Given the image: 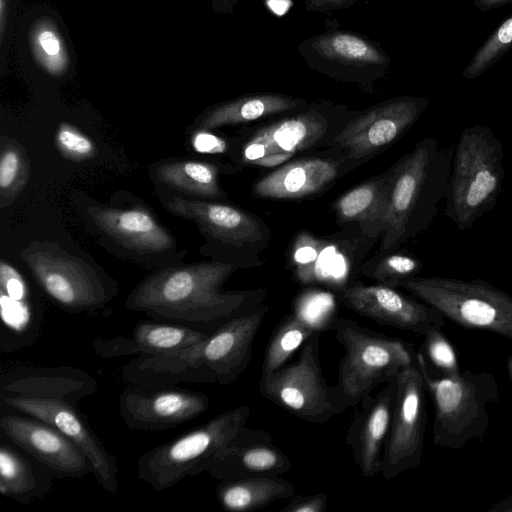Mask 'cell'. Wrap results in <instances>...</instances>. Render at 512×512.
<instances>
[{
    "label": "cell",
    "instance_id": "1",
    "mask_svg": "<svg viewBox=\"0 0 512 512\" xmlns=\"http://www.w3.org/2000/svg\"><path fill=\"white\" fill-rule=\"evenodd\" d=\"M225 262H200L168 268L141 281L126 300L128 309L157 319L209 323L249 311L266 290L222 291L237 269Z\"/></svg>",
    "mask_w": 512,
    "mask_h": 512
},
{
    "label": "cell",
    "instance_id": "2",
    "mask_svg": "<svg viewBox=\"0 0 512 512\" xmlns=\"http://www.w3.org/2000/svg\"><path fill=\"white\" fill-rule=\"evenodd\" d=\"M268 306L230 318L200 343L164 355H140L122 369L129 384L146 387L178 383H233L247 368Z\"/></svg>",
    "mask_w": 512,
    "mask_h": 512
},
{
    "label": "cell",
    "instance_id": "3",
    "mask_svg": "<svg viewBox=\"0 0 512 512\" xmlns=\"http://www.w3.org/2000/svg\"><path fill=\"white\" fill-rule=\"evenodd\" d=\"M454 148L419 140L392 165L382 219L381 253L395 252L432 224L445 198Z\"/></svg>",
    "mask_w": 512,
    "mask_h": 512
},
{
    "label": "cell",
    "instance_id": "4",
    "mask_svg": "<svg viewBox=\"0 0 512 512\" xmlns=\"http://www.w3.org/2000/svg\"><path fill=\"white\" fill-rule=\"evenodd\" d=\"M416 365L433 400V444L457 450L482 439L490 425L489 406L499 400L496 378L470 369L434 375L421 350L416 352Z\"/></svg>",
    "mask_w": 512,
    "mask_h": 512
},
{
    "label": "cell",
    "instance_id": "5",
    "mask_svg": "<svg viewBox=\"0 0 512 512\" xmlns=\"http://www.w3.org/2000/svg\"><path fill=\"white\" fill-rule=\"evenodd\" d=\"M504 150L493 130L474 124L462 130L455 145L445 194V215L468 230L496 205L504 180Z\"/></svg>",
    "mask_w": 512,
    "mask_h": 512
},
{
    "label": "cell",
    "instance_id": "6",
    "mask_svg": "<svg viewBox=\"0 0 512 512\" xmlns=\"http://www.w3.org/2000/svg\"><path fill=\"white\" fill-rule=\"evenodd\" d=\"M331 327L344 348L337 382L331 386L336 415L416 364V352L403 340L370 330L349 318L335 319Z\"/></svg>",
    "mask_w": 512,
    "mask_h": 512
},
{
    "label": "cell",
    "instance_id": "7",
    "mask_svg": "<svg viewBox=\"0 0 512 512\" xmlns=\"http://www.w3.org/2000/svg\"><path fill=\"white\" fill-rule=\"evenodd\" d=\"M250 411L249 405L234 407L148 450L138 459L137 477L153 490L163 491L207 472L217 453L246 426Z\"/></svg>",
    "mask_w": 512,
    "mask_h": 512
},
{
    "label": "cell",
    "instance_id": "8",
    "mask_svg": "<svg viewBox=\"0 0 512 512\" xmlns=\"http://www.w3.org/2000/svg\"><path fill=\"white\" fill-rule=\"evenodd\" d=\"M399 287L464 328L512 340V296L486 281L416 275Z\"/></svg>",
    "mask_w": 512,
    "mask_h": 512
},
{
    "label": "cell",
    "instance_id": "9",
    "mask_svg": "<svg viewBox=\"0 0 512 512\" xmlns=\"http://www.w3.org/2000/svg\"><path fill=\"white\" fill-rule=\"evenodd\" d=\"M296 51L305 66L338 82L372 91L390 70L391 57L382 46L357 31L335 28L301 41Z\"/></svg>",
    "mask_w": 512,
    "mask_h": 512
},
{
    "label": "cell",
    "instance_id": "10",
    "mask_svg": "<svg viewBox=\"0 0 512 512\" xmlns=\"http://www.w3.org/2000/svg\"><path fill=\"white\" fill-rule=\"evenodd\" d=\"M22 258L41 288L66 311H95L116 294L115 287L93 268L56 245H32L22 252Z\"/></svg>",
    "mask_w": 512,
    "mask_h": 512
},
{
    "label": "cell",
    "instance_id": "11",
    "mask_svg": "<svg viewBox=\"0 0 512 512\" xmlns=\"http://www.w3.org/2000/svg\"><path fill=\"white\" fill-rule=\"evenodd\" d=\"M319 335L318 331L304 343L294 362L259 381V391L267 400L312 424L336 415L331 386L321 371Z\"/></svg>",
    "mask_w": 512,
    "mask_h": 512
},
{
    "label": "cell",
    "instance_id": "12",
    "mask_svg": "<svg viewBox=\"0 0 512 512\" xmlns=\"http://www.w3.org/2000/svg\"><path fill=\"white\" fill-rule=\"evenodd\" d=\"M397 392L381 474L387 481L420 466L427 424V389L416 364L396 378Z\"/></svg>",
    "mask_w": 512,
    "mask_h": 512
},
{
    "label": "cell",
    "instance_id": "13",
    "mask_svg": "<svg viewBox=\"0 0 512 512\" xmlns=\"http://www.w3.org/2000/svg\"><path fill=\"white\" fill-rule=\"evenodd\" d=\"M430 100L402 95L356 113L333 139L342 159L364 160L389 147L405 134L425 112Z\"/></svg>",
    "mask_w": 512,
    "mask_h": 512
},
{
    "label": "cell",
    "instance_id": "14",
    "mask_svg": "<svg viewBox=\"0 0 512 512\" xmlns=\"http://www.w3.org/2000/svg\"><path fill=\"white\" fill-rule=\"evenodd\" d=\"M2 399L15 410L42 420L63 433L84 452L100 487L111 494L118 491L115 456L106 449L86 417L71 403L58 397L22 394L3 395Z\"/></svg>",
    "mask_w": 512,
    "mask_h": 512
},
{
    "label": "cell",
    "instance_id": "15",
    "mask_svg": "<svg viewBox=\"0 0 512 512\" xmlns=\"http://www.w3.org/2000/svg\"><path fill=\"white\" fill-rule=\"evenodd\" d=\"M344 112L331 102H314L292 116L262 126L243 149L246 162L272 167L284 163L297 152L316 145L326 135L332 119Z\"/></svg>",
    "mask_w": 512,
    "mask_h": 512
},
{
    "label": "cell",
    "instance_id": "16",
    "mask_svg": "<svg viewBox=\"0 0 512 512\" xmlns=\"http://www.w3.org/2000/svg\"><path fill=\"white\" fill-rule=\"evenodd\" d=\"M198 391L172 386H127L119 397V414L131 430L163 431L197 418L209 409Z\"/></svg>",
    "mask_w": 512,
    "mask_h": 512
},
{
    "label": "cell",
    "instance_id": "17",
    "mask_svg": "<svg viewBox=\"0 0 512 512\" xmlns=\"http://www.w3.org/2000/svg\"><path fill=\"white\" fill-rule=\"evenodd\" d=\"M338 297L345 307L363 317L418 335L445 325V317L435 308L384 284L344 286Z\"/></svg>",
    "mask_w": 512,
    "mask_h": 512
},
{
    "label": "cell",
    "instance_id": "18",
    "mask_svg": "<svg viewBox=\"0 0 512 512\" xmlns=\"http://www.w3.org/2000/svg\"><path fill=\"white\" fill-rule=\"evenodd\" d=\"M0 429L15 445L60 477L82 478L92 473L84 452L42 420L8 414L1 417Z\"/></svg>",
    "mask_w": 512,
    "mask_h": 512
},
{
    "label": "cell",
    "instance_id": "19",
    "mask_svg": "<svg viewBox=\"0 0 512 512\" xmlns=\"http://www.w3.org/2000/svg\"><path fill=\"white\" fill-rule=\"evenodd\" d=\"M397 378V377H396ZM397 381L388 382L375 395L368 394L345 436L362 476L371 478L382 471L384 451L396 400Z\"/></svg>",
    "mask_w": 512,
    "mask_h": 512
},
{
    "label": "cell",
    "instance_id": "20",
    "mask_svg": "<svg viewBox=\"0 0 512 512\" xmlns=\"http://www.w3.org/2000/svg\"><path fill=\"white\" fill-rule=\"evenodd\" d=\"M164 206L172 214L194 221L207 235L225 245L260 246L269 238L260 219L230 205L176 196Z\"/></svg>",
    "mask_w": 512,
    "mask_h": 512
},
{
    "label": "cell",
    "instance_id": "21",
    "mask_svg": "<svg viewBox=\"0 0 512 512\" xmlns=\"http://www.w3.org/2000/svg\"><path fill=\"white\" fill-rule=\"evenodd\" d=\"M273 441L269 432L245 426L217 453L207 472L221 481L286 474L292 463Z\"/></svg>",
    "mask_w": 512,
    "mask_h": 512
},
{
    "label": "cell",
    "instance_id": "22",
    "mask_svg": "<svg viewBox=\"0 0 512 512\" xmlns=\"http://www.w3.org/2000/svg\"><path fill=\"white\" fill-rule=\"evenodd\" d=\"M207 334L180 325L138 323L131 337L98 338L92 343L96 354L103 358L171 354L202 342Z\"/></svg>",
    "mask_w": 512,
    "mask_h": 512
},
{
    "label": "cell",
    "instance_id": "23",
    "mask_svg": "<svg viewBox=\"0 0 512 512\" xmlns=\"http://www.w3.org/2000/svg\"><path fill=\"white\" fill-rule=\"evenodd\" d=\"M347 160L309 158L287 163L259 179L254 193L263 198L299 199L329 186L348 165Z\"/></svg>",
    "mask_w": 512,
    "mask_h": 512
},
{
    "label": "cell",
    "instance_id": "24",
    "mask_svg": "<svg viewBox=\"0 0 512 512\" xmlns=\"http://www.w3.org/2000/svg\"><path fill=\"white\" fill-rule=\"evenodd\" d=\"M88 214L103 233L129 250L158 253L174 244L169 232L147 211L92 206Z\"/></svg>",
    "mask_w": 512,
    "mask_h": 512
},
{
    "label": "cell",
    "instance_id": "25",
    "mask_svg": "<svg viewBox=\"0 0 512 512\" xmlns=\"http://www.w3.org/2000/svg\"><path fill=\"white\" fill-rule=\"evenodd\" d=\"M308 106L299 97L260 92L242 95L208 108L197 122L198 128L211 130L223 126L247 124L272 115L298 112Z\"/></svg>",
    "mask_w": 512,
    "mask_h": 512
},
{
    "label": "cell",
    "instance_id": "26",
    "mask_svg": "<svg viewBox=\"0 0 512 512\" xmlns=\"http://www.w3.org/2000/svg\"><path fill=\"white\" fill-rule=\"evenodd\" d=\"M392 177V166L341 195L334 203L339 223H357L365 237L382 234V219Z\"/></svg>",
    "mask_w": 512,
    "mask_h": 512
},
{
    "label": "cell",
    "instance_id": "27",
    "mask_svg": "<svg viewBox=\"0 0 512 512\" xmlns=\"http://www.w3.org/2000/svg\"><path fill=\"white\" fill-rule=\"evenodd\" d=\"M51 471L39 461L32 462L12 446L0 444V492L29 504L44 497L52 486Z\"/></svg>",
    "mask_w": 512,
    "mask_h": 512
},
{
    "label": "cell",
    "instance_id": "28",
    "mask_svg": "<svg viewBox=\"0 0 512 512\" xmlns=\"http://www.w3.org/2000/svg\"><path fill=\"white\" fill-rule=\"evenodd\" d=\"M296 495L294 485L280 476H260L222 481L216 497L229 512H247Z\"/></svg>",
    "mask_w": 512,
    "mask_h": 512
},
{
    "label": "cell",
    "instance_id": "29",
    "mask_svg": "<svg viewBox=\"0 0 512 512\" xmlns=\"http://www.w3.org/2000/svg\"><path fill=\"white\" fill-rule=\"evenodd\" d=\"M155 176L161 183L188 195L203 198L223 196L218 184V169L210 163L168 162L158 166Z\"/></svg>",
    "mask_w": 512,
    "mask_h": 512
},
{
    "label": "cell",
    "instance_id": "30",
    "mask_svg": "<svg viewBox=\"0 0 512 512\" xmlns=\"http://www.w3.org/2000/svg\"><path fill=\"white\" fill-rule=\"evenodd\" d=\"M318 327L300 314L287 315L274 329L266 346L261 376H268L286 364Z\"/></svg>",
    "mask_w": 512,
    "mask_h": 512
},
{
    "label": "cell",
    "instance_id": "31",
    "mask_svg": "<svg viewBox=\"0 0 512 512\" xmlns=\"http://www.w3.org/2000/svg\"><path fill=\"white\" fill-rule=\"evenodd\" d=\"M29 45L37 65L52 77H62L70 69L71 58L65 39L49 18L37 19L29 30Z\"/></svg>",
    "mask_w": 512,
    "mask_h": 512
},
{
    "label": "cell",
    "instance_id": "32",
    "mask_svg": "<svg viewBox=\"0 0 512 512\" xmlns=\"http://www.w3.org/2000/svg\"><path fill=\"white\" fill-rule=\"evenodd\" d=\"M422 269L421 262L410 255L396 252L382 253L362 267V274L380 284L398 288L400 281L416 276Z\"/></svg>",
    "mask_w": 512,
    "mask_h": 512
},
{
    "label": "cell",
    "instance_id": "33",
    "mask_svg": "<svg viewBox=\"0 0 512 512\" xmlns=\"http://www.w3.org/2000/svg\"><path fill=\"white\" fill-rule=\"evenodd\" d=\"M512 49V14L479 47L463 70V77H479Z\"/></svg>",
    "mask_w": 512,
    "mask_h": 512
},
{
    "label": "cell",
    "instance_id": "34",
    "mask_svg": "<svg viewBox=\"0 0 512 512\" xmlns=\"http://www.w3.org/2000/svg\"><path fill=\"white\" fill-rule=\"evenodd\" d=\"M28 176V162L24 150L17 143L2 140L0 156V193L2 207L9 205L24 186Z\"/></svg>",
    "mask_w": 512,
    "mask_h": 512
},
{
    "label": "cell",
    "instance_id": "35",
    "mask_svg": "<svg viewBox=\"0 0 512 512\" xmlns=\"http://www.w3.org/2000/svg\"><path fill=\"white\" fill-rule=\"evenodd\" d=\"M420 350L442 374L460 371L456 351L441 329L436 328L427 332Z\"/></svg>",
    "mask_w": 512,
    "mask_h": 512
},
{
    "label": "cell",
    "instance_id": "36",
    "mask_svg": "<svg viewBox=\"0 0 512 512\" xmlns=\"http://www.w3.org/2000/svg\"><path fill=\"white\" fill-rule=\"evenodd\" d=\"M325 241L310 234L298 236L293 247L296 272L302 282H311L317 277V264Z\"/></svg>",
    "mask_w": 512,
    "mask_h": 512
},
{
    "label": "cell",
    "instance_id": "37",
    "mask_svg": "<svg viewBox=\"0 0 512 512\" xmlns=\"http://www.w3.org/2000/svg\"><path fill=\"white\" fill-rule=\"evenodd\" d=\"M56 143L62 153L71 159H86L95 153L92 141L68 124L59 127Z\"/></svg>",
    "mask_w": 512,
    "mask_h": 512
},
{
    "label": "cell",
    "instance_id": "38",
    "mask_svg": "<svg viewBox=\"0 0 512 512\" xmlns=\"http://www.w3.org/2000/svg\"><path fill=\"white\" fill-rule=\"evenodd\" d=\"M328 497L325 493L294 496L280 512H324L327 508Z\"/></svg>",
    "mask_w": 512,
    "mask_h": 512
},
{
    "label": "cell",
    "instance_id": "39",
    "mask_svg": "<svg viewBox=\"0 0 512 512\" xmlns=\"http://www.w3.org/2000/svg\"><path fill=\"white\" fill-rule=\"evenodd\" d=\"M0 282L2 290H5L9 297L14 300L23 298L25 286L20 274L3 261L0 265Z\"/></svg>",
    "mask_w": 512,
    "mask_h": 512
},
{
    "label": "cell",
    "instance_id": "40",
    "mask_svg": "<svg viewBox=\"0 0 512 512\" xmlns=\"http://www.w3.org/2000/svg\"><path fill=\"white\" fill-rule=\"evenodd\" d=\"M358 0H304L308 12H327L347 8Z\"/></svg>",
    "mask_w": 512,
    "mask_h": 512
},
{
    "label": "cell",
    "instance_id": "41",
    "mask_svg": "<svg viewBox=\"0 0 512 512\" xmlns=\"http://www.w3.org/2000/svg\"><path fill=\"white\" fill-rule=\"evenodd\" d=\"M194 145L202 152H218L224 147V142L211 134L201 132L195 137Z\"/></svg>",
    "mask_w": 512,
    "mask_h": 512
},
{
    "label": "cell",
    "instance_id": "42",
    "mask_svg": "<svg viewBox=\"0 0 512 512\" xmlns=\"http://www.w3.org/2000/svg\"><path fill=\"white\" fill-rule=\"evenodd\" d=\"M240 0H211V8L218 15L231 14Z\"/></svg>",
    "mask_w": 512,
    "mask_h": 512
},
{
    "label": "cell",
    "instance_id": "43",
    "mask_svg": "<svg viewBox=\"0 0 512 512\" xmlns=\"http://www.w3.org/2000/svg\"><path fill=\"white\" fill-rule=\"evenodd\" d=\"M9 0H0V43L3 45L8 23Z\"/></svg>",
    "mask_w": 512,
    "mask_h": 512
},
{
    "label": "cell",
    "instance_id": "44",
    "mask_svg": "<svg viewBox=\"0 0 512 512\" xmlns=\"http://www.w3.org/2000/svg\"><path fill=\"white\" fill-rule=\"evenodd\" d=\"M512 0H474V6L480 11H488L511 3Z\"/></svg>",
    "mask_w": 512,
    "mask_h": 512
},
{
    "label": "cell",
    "instance_id": "45",
    "mask_svg": "<svg viewBox=\"0 0 512 512\" xmlns=\"http://www.w3.org/2000/svg\"><path fill=\"white\" fill-rule=\"evenodd\" d=\"M506 364H507V370L509 373V377L512 381V356L508 357Z\"/></svg>",
    "mask_w": 512,
    "mask_h": 512
},
{
    "label": "cell",
    "instance_id": "46",
    "mask_svg": "<svg viewBox=\"0 0 512 512\" xmlns=\"http://www.w3.org/2000/svg\"><path fill=\"white\" fill-rule=\"evenodd\" d=\"M358 1H360V0H358Z\"/></svg>",
    "mask_w": 512,
    "mask_h": 512
}]
</instances>
